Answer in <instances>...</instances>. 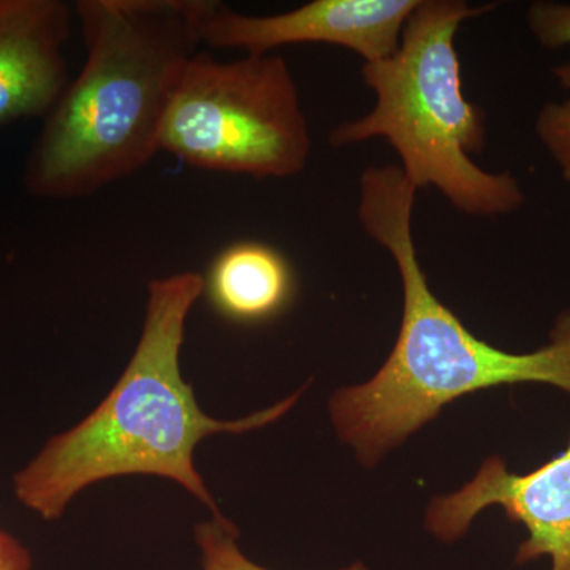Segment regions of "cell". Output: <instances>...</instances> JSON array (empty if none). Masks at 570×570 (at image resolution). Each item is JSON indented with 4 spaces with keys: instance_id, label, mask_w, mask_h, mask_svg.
I'll list each match as a JSON object with an SVG mask.
<instances>
[{
    "instance_id": "obj_11",
    "label": "cell",
    "mask_w": 570,
    "mask_h": 570,
    "mask_svg": "<svg viewBox=\"0 0 570 570\" xmlns=\"http://www.w3.org/2000/svg\"><path fill=\"white\" fill-rule=\"evenodd\" d=\"M551 73L570 92V61L553 67ZM535 134L570 184V97L561 104L543 105L535 119Z\"/></svg>"
},
{
    "instance_id": "obj_9",
    "label": "cell",
    "mask_w": 570,
    "mask_h": 570,
    "mask_svg": "<svg viewBox=\"0 0 570 570\" xmlns=\"http://www.w3.org/2000/svg\"><path fill=\"white\" fill-rule=\"evenodd\" d=\"M295 275L287 258L262 243H236L214 258L205 294L219 316L255 325L283 314L295 296Z\"/></svg>"
},
{
    "instance_id": "obj_4",
    "label": "cell",
    "mask_w": 570,
    "mask_h": 570,
    "mask_svg": "<svg viewBox=\"0 0 570 570\" xmlns=\"http://www.w3.org/2000/svg\"><path fill=\"white\" fill-rule=\"evenodd\" d=\"M494 7L420 0L395 55L363 63V81L376 94L373 110L336 126L330 145L385 138L412 186L436 187L456 212L491 217L520 209L527 198L519 179L509 171L489 174L472 160L485 146V111L464 97L455 50L460 26Z\"/></svg>"
},
{
    "instance_id": "obj_7",
    "label": "cell",
    "mask_w": 570,
    "mask_h": 570,
    "mask_svg": "<svg viewBox=\"0 0 570 570\" xmlns=\"http://www.w3.org/2000/svg\"><path fill=\"white\" fill-rule=\"evenodd\" d=\"M490 505H501L530 534L517 551V564L550 558L551 570H570V441L530 474H512L491 456L468 485L431 502L426 528L442 542H453Z\"/></svg>"
},
{
    "instance_id": "obj_10",
    "label": "cell",
    "mask_w": 570,
    "mask_h": 570,
    "mask_svg": "<svg viewBox=\"0 0 570 570\" xmlns=\"http://www.w3.org/2000/svg\"><path fill=\"white\" fill-rule=\"evenodd\" d=\"M195 542L200 550L204 570H272L255 564L238 547L239 532L230 520L220 517L197 524ZM336 570H370L362 562Z\"/></svg>"
},
{
    "instance_id": "obj_3",
    "label": "cell",
    "mask_w": 570,
    "mask_h": 570,
    "mask_svg": "<svg viewBox=\"0 0 570 570\" xmlns=\"http://www.w3.org/2000/svg\"><path fill=\"white\" fill-rule=\"evenodd\" d=\"M204 0H78L86 62L45 119L24 168L33 197L73 200L160 151L171 97L198 52Z\"/></svg>"
},
{
    "instance_id": "obj_6",
    "label": "cell",
    "mask_w": 570,
    "mask_h": 570,
    "mask_svg": "<svg viewBox=\"0 0 570 570\" xmlns=\"http://www.w3.org/2000/svg\"><path fill=\"white\" fill-rule=\"evenodd\" d=\"M420 0H313L273 17L238 13L217 0H204L202 45L246 55H269L285 45L325 43L347 48L365 63L395 55L401 33Z\"/></svg>"
},
{
    "instance_id": "obj_8",
    "label": "cell",
    "mask_w": 570,
    "mask_h": 570,
    "mask_svg": "<svg viewBox=\"0 0 570 570\" xmlns=\"http://www.w3.org/2000/svg\"><path fill=\"white\" fill-rule=\"evenodd\" d=\"M69 37L66 2L0 0V129L52 110L69 86Z\"/></svg>"
},
{
    "instance_id": "obj_2",
    "label": "cell",
    "mask_w": 570,
    "mask_h": 570,
    "mask_svg": "<svg viewBox=\"0 0 570 570\" xmlns=\"http://www.w3.org/2000/svg\"><path fill=\"white\" fill-rule=\"evenodd\" d=\"M415 195L396 165L370 167L360 178V225L392 255L403 284V321L384 366L366 384L340 390L330 401L341 441L366 466L442 407L479 390L539 382L570 395V309L554 321L550 343L528 354L472 335L428 285L412 235Z\"/></svg>"
},
{
    "instance_id": "obj_5",
    "label": "cell",
    "mask_w": 570,
    "mask_h": 570,
    "mask_svg": "<svg viewBox=\"0 0 570 570\" xmlns=\"http://www.w3.org/2000/svg\"><path fill=\"white\" fill-rule=\"evenodd\" d=\"M160 151L219 174L291 178L305 170L311 137L283 56L219 62L198 51L165 115Z\"/></svg>"
},
{
    "instance_id": "obj_12",
    "label": "cell",
    "mask_w": 570,
    "mask_h": 570,
    "mask_svg": "<svg viewBox=\"0 0 570 570\" xmlns=\"http://www.w3.org/2000/svg\"><path fill=\"white\" fill-rule=\"evenodd\" d=\"M527 21L532 36L543 48L558 50L570 45V6L546 0L531 3Z\"/></svg>"
},
{
    "instance_id": "obj_1",
    "label": "cell",
    "mask_w": 570,
    "mask_h": 570,
    "mask_svg": "<svg viewBox=\"0 0 570 570\" xmlns=\"http://www.w3.org/2000/svg\"><path fill=\"white\" fill-rule=\"evenodd\" d=\"M205 276L175 273L148 285L145 322L129 365L88 417L47 444L11 479L18 504L45 521L61 519L89 487L124 475L178 483L220 519L223 512L195 468V449L213 434H243L275 423L303 390L245 419L209 417L183 377L181 348Z\"/></svg>"
},
{
    "instance_id": "obj_13",
    "label": "cell",
    "mask_w": 570,
    "mask_h": 570,
    "mask_svg": "<svg viewBox=\"0 0 570 570\" xmlns=\"http://www.w3.org/2000/svg\"><path fill=\"white\" fill-rule=\"evenodd\" d=\"M0 570H33L31 551L3 530H0Z\"/></svg>"
}]
</instances>
